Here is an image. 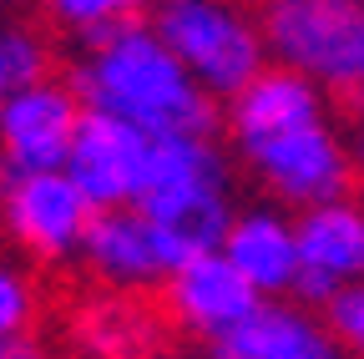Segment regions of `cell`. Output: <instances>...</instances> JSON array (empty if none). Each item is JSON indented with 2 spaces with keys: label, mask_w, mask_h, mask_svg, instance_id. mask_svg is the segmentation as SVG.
Segmentation results:
<instances>
[{
  "label": "cell",
  "mask_w": 364,
  "mask_h": 359,
  "mask_svg": "<svg viewBox=\"0 0 364 359\" xmlns=\"http://www.w3.org/2000/svg\"><path fill=\"white\" fill-rule=\"evenodd\" d=\"M71 92L81 112L117 117L152 142L213 137V122H218L213 102L188 81V71L167 56V46L142 21L86 36L71 66Z\"/></svg>",
  "instance_id": "6da1fadb"
},
{
  "label": "cell",
  "mask_w": 364,
  "mask_h": 359,
  "mask_svg": "<svg viewBox=\"0 0 364 359\" xmlns=\"http://www.w3.org/2000/svg\"><path fill=\"white\" fill-rule=\"evenodd\" d=\"M152 228L167 233L172 253L188 263L218 253L228 218H233V172L213 137H167L152 142L142 193L132 203Z\"/></svg>",
  "instance_id": "7a4b0ae2"
},
{
  "label": "cell",
  "mask_w": 364,
  "mask_h": 359,
  "mask_svg": "<svg viewBox=\"0 0 364 359\" xmlns=\"http://www.w3.org/2000/svg\"><path fill=\"white\" fill-rule=\"evenodd\" d=\"M152 36L167 46V56L188 71V81L213 102H233L243 86L268 66L258 21L238 11L233 0H157Z\"/></svg>",
  "instance_id": "3957f363"
},
{
  "label": "cell",
  "mask_w": 364,
  "mask_h": 359,
  "mask_svg": "<svg viewBox=\"0 0 364 359\" xmlns=\"http://www.w3.org/2000/svg\"><path fill=\"white\" fill-rule=\"evenodd\" d=\"M258 36L273 66L314 81L318 92L354 86V61L364 46V0H268Z\"/></svg>",
  "instance_id": "277c9868"
},
{
  "label": "cell",
  "mask_w": 364,
  "mask_h": 359,
  "mask_svg": "<svg viewBox=\"0 0 364 359\" xmlns=\"http://www.w3.org/2000/svg\"><path fill=\"white\" fill-rule=\"evenodd\" d=\"M0 223L11 243L36 263H66L81 253L91 228V203L71 188L66 172H31L0 183Z\"/></svg>",
  "instance_id": "5b68a950"
},
{
  "label": "cell",
  "mask_w": 364,
  "mask_h": 359,
  "mask_svg": "<svg viewBox=\"0 0 364 359\" xmlns=\"http://www.w3.org/2000/svg\"><path fill=\"white\" fill-rule=\"evenodd\" d=\"M243 157L258 183L279 203H294L299 213L349 198V183H354V157L339 142V132H329L324 122L289 132V137H273V142H258Z\"/></svg>",
  "instance_id": "8992f818"
},
{
  "label": "cell",
  "mask_w": 364,
  "mask_h": 359,
  "mask_svg": "<svg viewBox=\"0 0 364 359\" xmlns=\"http://www.w3.org/2000/svg\"><path fill=\"white\" fill-rule=\"evenodd\" d=\"M147 157H152V137H142L136 127H127L117 117L81 112L61 172L91 203V213H112V208H132L136 203L142 177H147Z\"/></svg>",
  "instance_id": "52a82bcc"
},
{
  "label": "cell",
  "mask_w": 364,
  "mask_h": 359,
  "mask_svg": "<svg viewBox=\"0 0 364 359\" xmlns=\"http://www.w3.org/2000/svg\"><path fill=\"white\" fill-rule=\"evenodd\" d=\"M81 122V102L66 81H36L0 102V167L6 177L61 172Z\"/></svg>",
  "instance_id": "ba28073f"
},
{
  "label": "cell",
  "mask_w": 364,
  "mask_h": 359,
  "mask_svg": "<svg viewBox=\"0 0 364 359\" xmlns=\"http://www.w3.org/2000/svg\"><path fill=\"white\" fill-rule=\"evenodd\" d=\"M294 248H299L294 304L324 309L339 289L364 284V203L339 198L324 208H304L294 218Z\"/></svg>",
  "instance_id": "9c48e42d"
},
{
  "label": "cell",
  "mask_w": 364,
  "mask_h": 359,
  "mask_svg": "<svg viewBox=\"0 0 364 359\" xmlns=\"http://www.w3.org/2000/svg\"><path fill=\"white\" fill-rule=\"evenodd\" d=\"M86 274L97 279L107 294H142L152 284H167V274L182 263L167 243L162 228L136 213V208H112V213H91V228L81 238Z\"/></svg>",
  "instance_id": "30bf717a"
},
{
  "label": "cell",
  "mask_w": 364,
  "mask_h": 359,
  "mask_svg": "<svg viewBox=\"0 0 364 359\" xmlns=\"http://www.w3.org/2000/svg\"><path fill=\"white\" fill-rule=\"evenodd\" d=\"M162 304H167V319L182 334L218 344L223 334H233L263 299L223 263V253H198V258L177 263L167 274Z\"/></svg>",
  "instance_id": "8fae6325"
},
{
  "label": "cell",
  "mask_w": 364,
  "mask_h": 359,
  "mask_svg": "<svg viewBox=\"0 0 364 359\" xmlns=\"http://www.w3.org/2000/svg\"><path fill=\"white\" fill-rule=\"evenodd\" d=\"M223 263L258 294V299H284L299 284V248H294V218L284 208H238L228 218V233L218 243Z\"/></svg>",
  "instance_id": "7c38bea8"
},
{
  "label": "cell",
  "mask_w": 364,
  "mask_h": 359,
  "mask_svg": "<svg viewBox=\"0 0 364 359\" xmlns=\"http://www.w3.org/2000/svg\"><path fill=\"white\" fill-rule=\"evenodd\" d=\"M318 122H324V92L284 66H263L228 102V127H233L238 152L273 142V137H289V132H304V127H318Z\"/></svg>",
  "instance_id": "4fadbf2b"
},
{
  "label": "cell",
  "mask_w": 364,
  "mask_h": 359,
  "mask_svg": "<svg viewBox=\"0 0 364 359\" xmlns=\"http://www.w3.org/2000/svg\"><path fill=\"white\" fill-rule=\"evenodd\" d=\"M213 359H344L314 309L294 299H263L248 319L213 344Z\"/></svg>",
  "instance_id": "5bb4252c"
},
{
  "label": "cell",
  "mask_w": 364,
  "mask_h": 359,
  "mask_svg": "<svg viewBox=\"0 0 364 359\" xmlns=\"http://www.w3.org/2000/svg\"><path fill=\"white\" fill-rule=\"evenodd\" d=\"M71 344L86 359H147L157 344V319L132 294H97L76 304Z\"/></svg>",
  "instance_id": "9a60e30c"
},
{
  "label": "cell",
  "mask_w": 364,
  "mask_h": 359,
  "mask_svg": "<svg viewBox=\"0 0 364 359\" xmlns=\"http://www.w3.org/2000/svg\"><path fill=\"white\" fill-rule=\"evenodd\" d=\"M51 76V46L26 21H0V102Z\"/></svg>",
  "instance_id": "2e32d148"
},
{
  "label": "cell",
  "mask_w": 364,
  "mask_h": 359,
  "mask_svg": "<svg viewBox=\"0 0 364 359\" xmlns=\"http://www.w3.org/2000/svg\"><path fill=\"white\" fill-rule=\"evenodd\" d=\"M36 314H41V289L31 279V268L16 263L11 253H0V339L31 334Z\"/></svg>",
  "instance_id": "e0dca14e"
},
{
  "label": "cell",
  "mask_w": 364,
  "mask_h": 359,
  "mask_svg": "<svg viewBox=\"0 0 364 359\" xmlns=\"http://www.w3.org/2000/svg\"><path fill=\"white\" fill-rule=\"evenodd\" d=\"M147 0H46V11H51L56 26H66L71 36H97V31H112V26H127L136 21Z\"/></svg>",
  "instance_id": "ac0fdd59"
},
{
  "label": "cell",
  "mask_w": 364,
  "mask_h": 359,
  "mask_svg": "<svg viewBox=\"0 0 364 359\" xmlns=\"http://www.w3.org/2000/svg\"><path fill=\"white\" fill-rule=\"evenodd\" d=\"M324 329L334 334V344L344 349V354H354V359H364V284H349V289H339L329 304H324Z\"/></svg>",
  "instance_id": "d6986e66"
},
{
  "label": "cell",
  "mask_w": 364,
  "mask_h": 359,
  "mask_svg": "<svg viewBox=\"0 0 364 359\" xmlns=\"http://www.w3.org/2000/svg\"><path fill=\"white\" fill-rule=\"evenodd\" d=\"M0 359H51V349L31 334H21V339H0Z\"/></svg>",
  "instance_id": "ffe728a7"
},
{
  "label": "cell",
  "mask_w": 364,
  "mask_h": 359,
  "mask_svg": "<svg viewBox=\"0 0 364 359\" xmlns=\"http://www.w3.org/2000/svg\"><path fill=\"white\" fill-rule=\"evenodd\" d=\"M354 92L364 97V46H359V61H354Z\"/></svg>",
  "instance_id": "44dd1931"
},
{
  "label": "cell",
  "mask_w": 364,
  "mask_h": 359,
  "mask_svg": "<svg viewBox=\"0 0 364 359\" xmlns=\"http://www.w3.org/2000/svg\"><path fill=\"white\" fill-rule=\"evenodd\" d=\"M349 157H354V172L364 177V132H359V142H354V152H349Z\"/></svg>",
  "instance_id": "7402d4cb"
},
{
  "label": "cell",
  "mask_w": 364,
  "mask_h": 359,
  "mask_svg": "<svg viewBox=\"0 0 364 359\" xmlns=\"http://www.w3.org/2000/svg\"><path fill=\"white\" fill-rule=\"evenodd\" d=\"M147 359H177V354H157V349H152V354H147Z\"/></svg>",
  "instance_id": "603a6c76"
},
{
  "label": "cell",
  "mask_w": 364,
  "mask_h": 359,
  "mask_svg": "<svg viewBox=\"0 0 364 359\" xmlns=\"http://www.w3.org/2000/svg\"><path fill=\"white\" fill-rule=\"evenodd\" d=\"M0 183H6V177H0Z\"/></svg>",
  "instance_id": "cb8c5ba5"
}]
</instances>
